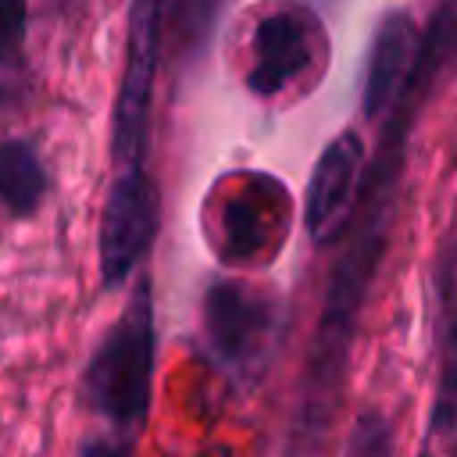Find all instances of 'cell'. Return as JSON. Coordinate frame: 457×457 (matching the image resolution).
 <instances>
[{
	"instance_id": "obj_1",
	"label": "cell",
	"mask_w": 457,
	"mask_h": 457,
	"mask_svg": "<svg viewBox=\"0 0 457 457\" xmlns=\"http://www.w3.org/2000/svg\"><path fill=\"white\" fill-rule=\"evenodd\" d=\"M154 353H157L154 289L150 278L143 275L82 371L86 403L118 432H136L150 414Z\"/></svg>"
},
{
	"instance_id": "obj_2",
	"label": "cell",
	"mask_w": 457,
	"mask_h": 457,
	"mask_svg": "<svg viewBox=\"0 0 457 457\" xmlns=\"http://www.w3.org/2000/svg\"><path fill=\"white\" fill-rule=\"evenodd\" d=\"M161 25H164V0H132L129 4L125 68H121L114 118H111L114 171H143L146 168V132H150V96H154L157 54H161Z\"/></svg>"
},
{
	"instance_id": "obj_3",
	"label": "cell",
	"mask_w": 457,
	"mask_h": 457,
	"mask_svg": "<svg viewBox=\"0 0 457 457\" xmlns=\"http://www.w3.org/2000/svg\"><path fill=\"white\" fill-rule=\"evenodd\" d=\"M289 236V193L271 175H239L225 182V196L214 204L211 243L221 261L250 264L271 261Z\"/></svg>"
},
{
	"instance_id": "obj_4",
	"label": "cell",
	"mask_w": 457,
	"mask_h": 457,
	"mask_svg": "<svg viewBox=\"0 0 457 457\" xmlns=\"http://www.w3.org/2000/svg\"><path fill=\"white\" fill-rule=\"evenodd\" d=\"M161 225V200L154 179L143 171H114L96 232L100 282L104 289L121 286L154 246Z\"/></svg>"
},
{
	"instance_id": "obj_5",
	"label": "cell",
	"mask_w": 457,
	"mask_h": 457,
	"mask_svg": "<svg viewBox=\"0 0 457 457\" xmlns=\"http://www.w3.org/2000/svg\"><path fill=\"white\" fill-rule=\"evenodd\" d=\"M278 303L239 278H218L204 296V332L211 350L232 368H253L271 350Z\"/></svg>"
},
{
	"instance_id": "obj_6",
	"label": "cell",
	"mask_w": 457,
	"mask_h": 457,
	"mask_svg": "<svg viewBox=\"0 0 457 457\" xmlns=\"http://www.w3.org/2000/svg\"><path fill=\"white\" fill-rule=\"evenodd\" d=\"M425 71V43L407 11H389L371 36L368 61H364V89L361 107L368 118L389 114L403 96L418 86Z\"/></svg>"
},
{
	"instance_id": "obj_7",
	"label": "cell",
	"mask_w": 457,
	"mask_h": 457,
	"mask_svg": "<svg viewBox=\"0 0 457 457\" xmlns=\"http://www.w3.org/2000/svg\"><path fill=\"white\" fill-rule=\"evenodd\" d=\"M318 21L311 11H271L253 25L250 36V71L246 86L257 96H275L293 86L314 61L318 50Z\"/></svg>"
},
{
	"instance_id": "obj_8",
	"label": "cell",
	"mask_w": 457,
	"mask_h": 457,
	"mask_svg": "<svg viewBox=\"0 0 457 457\" xmlns=\"http://www.w3.org/2000/svg\"><path fill=\"white\" fill-rule=\"evenodd\" d=\"M361 168H364V143L357 132H339L314 161L307 182L303 225L318 246H328L346 232L361 186Z\"/></svg>"
},
{
	"instance_id": "obj_9",
	"label": "cell",
	"mask_w": 457,
	"mask_h": 457,
	"mask_svg": "<svg viewBox=\"0 0 457 457\" xmlns=\"http://www.w3.org/2000/svg\"><path fill=\"white\" fill-rule=\"evenodd\" d=\"M46 164L29 139H0V207L11 218H32L46 196Z\"/></svg>"
},
{
	"instance_id": "obj_10",
	"label": "cell",
	"mask_w": 457,
	"mask_h": 457,
	"mask_svg": "<svg viewBox=\"0 0 457 457\" xmlns=\"http://www.w3.org/2000/svg\"><path fill=\"white\" fill-rule=\"evenodd\" d=\"M225 0H164V21L171 29L175 46L193 57L204 50V43L211 39L218 18H221Z\"/></svg>"
},
{
	"instance_id": "obj_11",
	"label": "cell",
	"mask_w": 457,
	"mask_h": 457,
	"mask_svg": "<svg viewBox=\"0 0 457 457\" xmlns=\"http://www.w3.org/2000/svg\"><path fill=\"white\" fill-rule=\"evenodd\" d=\"M346 457H393V432L389 421L375 411L361 414L346 439Z\"/></svg>"
},
{
	"instance_id": "obj_12",
	"label": "cell",
	"mask_w": 457,
	"mask_h": 457,
	"mask_svg": "<svg viewBox=\"0 0 457 457\" xmlns=\"http://www.w3.org/2000/svg\"><path fill=\"white\" fill-rule=\"evenodd\" d=\"M29 0H0V64H11L25 43Z\"/></svg>"
},
{
	"instance_id": "obj_13",
	"label": "cell",
	"mask_w": 457,
	"mask_h": 457,
	"mask_svg": "<svg viewBox=\"0 0 457 457\" xmlns=\"http://www.w3.org/2000/svg\"><path fill=\"white\" fill-rule=\"evenodd\" d=\"M75 457H125V450L118 443H111V439H89Z\"/></svg>"
},
{
	"instance_id": "obj_14",
	"label": "cell",
	"mask_w": 457,
	"mask_h": 457,
	"mask_svg": "<svg viewBox=\"0 0 457 457\" xmlns=\"http://www.w3.org/2000/svg\"><path fill=\"white\" fill-rule=\"evenodd\" d=\"M303 4H307V7H318V11H325V7H332L336 0H303Z\"/></svg>"
},
{
	"instance_id": "obj_15",
	"label": "cell",
	"mask_w": 457,
	"mask_h": 457,
	"mask_svg": "<svg viewBox=\"0 0 457 457\" xmlns=\"http://www.w3.org/2000/svg\"><path fill=\"white\" fill-rule=\"evenodd\" d=\"M453 457H457V453H453Z\"/></svg>"
}]
</instances>
